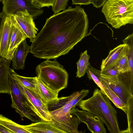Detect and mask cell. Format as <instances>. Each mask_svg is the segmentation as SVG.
<instances>
[{
  "mask_svg": "<svg viewBox=\"0 0 133 133\" xmlns=\"http://www.w3.org/2000/svg\"><path fill=\"white\" fill-rule=\"evenodd\" d=\"M88 20L80 6H69L47 18L30 46V52L49 60L65 55L88 36Z\"/></svg>",
  "mask_w": 133,
  "mask_h": 133,
  "instance_id": "1",
  "label": "cell"
},
{
  "mask_svg": "<svg viewBox=\"0 0 133 133\" xmlns=\"http://www.w3.org/2000/svg\"><path fill=\"white\" fill-rule=\"evenodd\" d=\"M126 114L127 118L128 127L126 130L121 131V133H133V97L129 101Z\"/></svg>",
  "mask_w": 133,
  "mask_h": 133,
  "instance_id": "25",
  "label": "cell"
},
{
  "mask_svg": "<svg viewBox=\"0 0 133 133\" xmlns=\"http://www.w3.org/2000/svg\"><path fill=\"white\" fill-rule=\"evenodd\" d=\"M89 92L88 90L84 89L80 91L74 92L68 96V101L72 108L76 106L78 103L87 95Z\"/></svg>",
  "mask_w": 133,
  "mask_h": 133,
  "instance_id": "24",
  "label": "cell"
},
{
  "mask_svg": "<svg viewBox=\"0 0 133 133\" xmlns=\"http://www.w3.org/2000/svg\"><path fill=\"white\" fill-rule=\"evenodd\" d=\"M100 77L128 107L130 100L133 97V81L120 76H111L101 74Z\"/></svg>",
  "mask_w": 133,
  "mask_h": 133,
  "instance_id": "6",
  "label": "cell"
},
{
  "mask_svg": "<svg viewBox=\"0 0 133 133\" xmlns=\"http://www.w3.org/2000/svg\"><path fill=\"white\" fill-rule=\"evenodd\" d=\"M108 0H91V3L97 8L103 6Z\"/></svg>",
  "mask_w": 133,
  "mask_h": 133,
  "instance_id": "31",
  "label": "cell"
},
{
  "mask_svg": "<svg viewBox=\"0 0 133 133\" xmlns=\"http://www.w3.org/2000/svg\"><path fill=\"white\" fill-rule=\"evenodd\" d=\"M70 113L77 116L81 122L85 123L91 132L107 133L103 122L97 116L85 110H79L75 107L71 109Z\"/></svg>",
  "mask_w": 133,
  "mask_h": 133,
  "instance_id": "9",
  "label": "cell"
},
{
  "mask_svg": "<svg viewBox=\"0 0 133 133\" xmlns=\"http://www.w3.org/2000/svg\"><path fill=\"white\" fill-rule=\"evenodd\" d=\"M11 60L0 58V94H10L9 66Z\"/></svg>",
  "mask_w": 133,
  "mask_h": 133,
  "instance_id": "16",
  "label": "cell"
},
{
  "mask_svg": "<svg viewBox=\"0 0 133 133\" xmlns=\"http://www.w3.org/2000/svg\"><path fill=\"white\" fill-rule=\"evenodd\" d=\"M14 79L18 88L29 102L34 111L41 120L48 122L51 121V115L48 109L47 104L44 102L34 91L24 87Z\"/></svg>",
  "mask_w": 133,
  "mask_h": 133,
  "instance_id": "7",
  "label": "cell"
},
{
  "mask_svg": "<svg viewBox=\"0 0 133 133\" xmlns=\"http://www.w3.org/2000/svg\"><path fill=\"white\" fill-rule=\"evenodd\" d=\"M0 133H12V132L4 127L0 125Z\"/></svg>",
  "mask_w": 133,
  "mask_h": 133,
  "instance_id": "33",
  "label": "cell"
},
{
  "mask_svg": "<svg viewBox=\"0 0 133 133\" xmlns=\"http://www.w3.org/2000/svg\"><path fill=\"white\" fill-rule=\"evenodd\" d=\"M127 53L124 55L120 59L117 65V68L120 73L130 72L133 74V72L131 71L129 68Z\"/></svg>",
  "mask_w": 133,
  "mask_h": 133,
  "instance_id": "26",
  "label": "cell"
},
{
  "mask_svg": "<svg viewBox=\"0 0 133 133\" xmlns=\"http://www.w3.org/2000/svg\"><path fill=\"white\" fill-rule=\"evenodd\" d=\"M9 72L10 94L11 99V105L22 117H26L34 122L41 121L34 112L33 108L18 87L15 80Z\"/></svg>",
  "mask_w": 133,
  "mask_h": 133,
  "instance_id": "5",
  "label": "cell"
},
{
  "mask_svg": "<svg viewBox=\"0 0 133 133\" xmlns=\"http://www.w3.org/2000/svg\"><path fill=\"white\" fill-rule=\"evenodd\" d=\"M89 58L90 56L87 54V50L81 53L80 58L76 63L77 70L76 77L80 78L85 75L87 68L90 65Z\"/></svg>",
  "mask_w": 133,
  "mask_h": 133,
  "instance_id": "22",
  "label": "cell"
},
{
  "mask_svg": "<svg viewBox=\"0 0 133 133\" xmlns=\"http://www.w3.org/2000/svg\"><path fill=\"white\" fill-rule=\"evenodd\" d=\"M12 17L5 15L0 26V56L6 58L11 33Z\"/></svg>",
  "mask_w": 133,
  "mask_h": 133,
  "instance_id": "12",
  "label": "cell"
},
{
  "mask_svg": "<svg viewBox=\"0 0 133 133\" xmlns=\"http://www.w3.org/2000/svg\"><path fill=\"white\" fill-rule=\"evenodd\" d=\"M73 4L88 5L91 3V0H72Z\"/></svg>",
  "mask_w": 133,
  "mask_h": 133,
  "instance_id": "32",
  "label": "cell"
},
{
  "mask_svg": "<svg viewBox=\"0 0 133 133\" xmlns=\"http://www.w3.org/2000/svg\"><path fill=\"white\" fill-rule=\"evenodd\" d=\"M102 12L106 21L115 29L133 24V0H108Z\"/></svg>",
  "mask_w": 133,
  "mask_h": 133,
  "instance_id": "4",
  "label": "cell"
},
{
  "mask_svg": "<svg viewBox=\"0 0 133 133\" xmlns=\"http://www.w3.org/2000/svg\"><path fill=\"white\" fill-rule=\"evenodd\" d=\"M69 0H55L53 5L52 6V10L54 14H56L61 10L66 9Z\"/></svg>",
  "mask_w": 133,
  "mask_h": 133,
  "instance_id": "28",
  "label": "cell"
},
{
  "mask_svg": "<svg viewBox=\"0 0 133 133\" xmlns=\"http://www.w3.org/2000/svg\"><path fill=\"white\" fill-rule=\"evenodd\" d=\"M30 50V46L28 45L25 39L19 44L14 52L11 60L13 69H23L25 61Z\"/></svg>",
  "mask_w": 133,
  "mask_h": 133,
  "instance_id": "15",
  "label": "cell"
},
{
  "mask_svg": "<svg viewBox=\"0 0 133 133\" xmlns=\"http://www.w3.org/2000/svg\"><path fill=\"white\" fill-rule=\"evenodd\" d=\"M10 72L14 79L24 87L35 91L37 81V77H27L17 74L12 69L10 68Z\"/></svg>",
  "mask_w": 133,
  "mask_h": 133,
  "instance_id": "21",
  "label": "cell"
},
{
  "mask_svg": "<svg viewBox=\"0 0 133 133\" xmlns=\"http://www.w3.org/2000/svg\"><path fill=\"white\" fill-rule=\"evenodd\" d=\"M33 3L39 8L52 6L55 0H32Z\"/></svg>",
  "mask_w": 133,
  "mask_h": 133,
  "instance_id": "29",
  "label": "cell"
},
{
  "mask_svg": "<svg viewBox=\"0 0 133 133\" xmlns=\"http://www.w3.org/2000/svg\"><path fill=\"white\" fill-rule=\"evenodd\" d=\"M0 125L11 131L12 133H30L26 125L18 124L0 114Z\"/></svg>",
  "mask_w": 133,
  "mask_h": 133,
  "instance_id": "20",
  "label": "cell"
},
{
  "mask_svg": "<svg viewBox=\"0 0 133 133\" xmlns=\"http://www.w3.org/2000/svg\"><path fill=\"white\" fill-rule=\"evenodd\" d=\"M34 91L38 94L43 102L47 104L58 98V94L49 88L38 78L36 88Z\"/></svg>",
  "mask_w": 133,
  "mask_h": 133,
  "instance_id": "19",
  "label": "cell"
},
{
  "mask_svg": "<svg viewBox=\"0 0 133 133\" xmlns=\"http://www.w3.org/2000/svg\"><path fill=\"white\" fill-rule=\"evenodd\" d=\"M30 133H64L50 121H41L26 125Z\"/></svg>",
  "mask_w": 133,
  "mask_h": 133,
  "instance_id": "17",
  "label": "cell"
},
{
  "mask_svg": "<svg viewBox=\"0 0 133 133\" xmlns=\"http://www.w3.org/2000/svg\"><path fill=\"white\" fill-rule=\"evenodd\" d=\"M117 65L113 66L107 69L101 70V74L111 76H118L120 74Z\"/></svg>",
  "mask_w": 133,
  "mask_h": 133,
  "instance_id": "30",
  "label": "cell"
},
{
  "mask_svg": "<svg viewBox=\"0 0 133 133\" xmlns=\"http://www.w3.org/2000/svg\"><path fill=\"white\" fill-rule=\"evenodd\" d=\"M86 72L89 80H93L103 93V88L99 78L101 74V71L95 69L89 65L86 69Z\"/></svg>",
  "mask_w": 133,
  "mask_h": 133,
  "instance_id": "23",
  "label": "cell"
},
{
  "mask_svg": "<svg viewBox=\"0 0 133 133\" xmlns=\"http://www.w3.org/2000/svg\"><path fill=\"white\" fill-rule=\"evenodd\" d=\"M3 4L2 12L8 16H12L18 11L27 10L34 18L43 12L42 8L33 3L32 0H5Z\"/></svg>",
  "mask_w": 133,
  "mask_h": 133,
  "instance_id": "8",
  "label": "cell"
},
{
  "mask_svg": "<svg viewBox=\"0 0 133 133\" xmlns=\"http://www.w3.org/2000/svg\"><path fill=\"white\" fill-rule=\"evenodd\" d=\"M99 78L103 89V93L107 96L118 108L123 110L125 113L128 107L119 97L109 87L107 83L101 77Z\"/></svg>",
  "mask_w": 133,
  "mask_h": 133,
  "instance_id": "18",
  "label": "cell"
},
{
  "mask_svg": "<svg viewBox=\"0 0 133 133\" xmlns=\"http://www.w3.org/2000/svg\"><path fill=\"white\" fill-rule=\"evenodd\" d=\"M128 47L127 44L124 43L110 50L107 57L102 60L101 66V70L117 65L121 57L127 53Z\"/></svg>",
  "mask_w": 133,
  "mask_h": 133,
  "instance_id": "14",
  "label": "cell"
},
{
  "mask_svg": "<svg viewBox=\"0 0 133 133\" xmlns=\"http://www.w3.org/2000/svg\"><path fill=\"white\" fill-rule=\"evenodd\" d=\"M27 38L26 35L12 17L11 35L5 58L11 60L17 47L22 41Z\"/></svg>",
  "mask_w": 133,
  "mask_h": 133,
  "instance_id": "13",
  "label": "cell"
},
{
  "mask_svg": "<svg viewBox=\"0 0 133 133\" xmlns=\"http://www.w3.org/2000/svg\"><path fill=\"white\" fill-rule=\"evenodd\" d=\"M12 16L32 42L38 31L32 17L27 10L18 11Z\"/></svg>",
  "mask_w": 133,
  "mask_h": 133,
  "instance_id": "10",
  "label": "cell"
},
{
  "mask_svg": "<svg viewBox=\"0 0 133 133\" xmlns=\"http://www.w3.org/2000/svg\"><path fill=\"white\" fill-rule=\"evenodd\" d=\"M5 15L2 12H0V26L1 23V22L4 17L5 16ZM1 57L0 56V58Z\"/></svg>",
  "mask_w": 133,
  "mask_h": 133,
  "instance_id": "34",
  "label": "cell"
},
{
  "mask_svg": "<svg viewBox=\"0 0 133 133\" xmlns=\"http://www.w3.org/2000/svg\"><path fill=\"white\" fill-rule=\"evenodd\" d=\"M71 108V107L67 101L63 106L55 110L50 111V112L52 116L57 117H61L70 113V110Z\"/></svg>",
  "mask_w": 133,
  "mask_h": 133,
  "instance_id": "27",
  "label": "cell"
},
{
  "mask_svg": "<svg viewBox=\"0 0 133 133\" xmlns=\"http://www.w3.org/2000/svg\"><path fill=\"white\" fill-rule=\"evenodd\" d=\"M37 78L45 85L58 94L67 87L68 74L64 67L57 61L46 59L36 67Z\"/></svg>",
  "mask_w": 133,
  "mask_h": 133,
  "instance_id": "3",
  "label": "cell"
},
{
  "mask_svg": "<svg viewBox=\"0 0 133 133\" xmlns=\"http://www.w3.org/2000/svg\"></svg>",
  "mask_w": 133,
  "mask_h": 133,
  "instance_id": "36",
  "label": "cell"
},
{
  "mask_svg": "<svg viewBox=\"0 0 133 133\" xmlns=\"http://www.w3.org/2000/svg\"><path fill=\"white\" fill-rule=\"evenodd\" d=\"M50 121L64 133L80 132L78 128L81 122L77 116L70 113L61 117L51 115Z\"/></svg>",
  "mask_w": 133,
  "mask_h": 133,
  "instance_id": "11",
  "label": "cell"
},
{
  "mask_svg": "<svg viewBox=\"0 0 133 133\" xmlns=\"http://www.w3.org/2000/svg\"><path fill=\"white\" fill-rule=\"evenodd\" d=\"M77 106L82 110L97 116L110 133H121L116 111L109 99L98 89L96 88L91 97L80 101Z\"/></svg>",
  "mask_w": 133,
  "mask_h": 133,
  "instance_id": "2",
  "label": "cell"
},
{
  "mask_svg": "<svg viewBox=\"0 0 133 133\" xmlns=\"http://www.w3.org/2000/svg\"><path fill=\"white\" fill-rule=\"evenodd\" d=\"M5 0H0V2H2V4H3Z\"/></svg>",
  "mask_w": 133,
  "mask_h": 133,
  "instance_id": "35",
  "label": "cell"
}]
</instances>
